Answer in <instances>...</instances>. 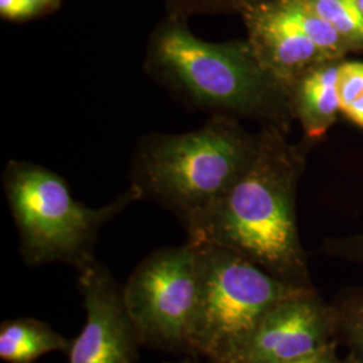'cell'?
<instances>
[{
  "label": "cell",
  "instance_id": "1",
  "mask_svg": "<svg viewBox=\"0 0 363 363\" xmlns=\"http://www.w3.org/2000/svg\"><path fill=\"white\" fill-rule=\"evenodd\" d=\"M304 157L286 130L264 127L257 152L233 186L186 223L190 241L233 250L274 276L306 273L295 195Z\"/></svg>",
  "mask_w": 363,
  "mask_h": 363
},
{
  "label": "cell",
  "instance_id": "2",
  "mask_svg": "<svg viewBox=\"0 0 363 363\" xmlns=\"http://www.w3.org/2000/svg\"><path fill=\"white\" fill-rule=\"evenodd\" d=\"M189 19L167 15L151 34L144 72L195 108L253 118L288 130L294 111L286 84L261 62L250 42L198 38Z\"/></svg>",
  "mask_w": 363,
  "mask_h": 363
},
{
  "label": "cell",
  "instance_id": "3",
  "mask_svg": "<svg viewBox=\"0 0 363 363\" xmlns=\"http://www.w3.org/2000/svg\"><path fill=\"white\" fill-rule=\"evenodd\" d=\"M259 143V132L252 133L238 118L220 115L190 132L145 135L133 155L130 189L187 223L233 186Z\"/></svg>",
  "mask_w": 363,
  "mask_h": 363
},
{
  "label": "cell",
  "instance_id": "4",
  "mask_svg": "<svg viewBox=\"0 0 363 363\" xmlns=\"http://www.w3.org/2000/svg\"><path fill=\"white\" fill-rule=\"evenodd\" d=\"M194 244L201 291L189 343L220 363H237L264 316L307 291L233 250Z\"/></svg>",
  "mask_w": 363,
  "mask_h": 363
},
{
  "label": "cell",
  "instance_id": "5",
  "mask_svg": "<svg viewBox=\"0 0 363 363\" xmlns=\"http://www.w3.org/2000/svg\"><path fill=\"white\" fill-rule=\"evenodd\" d=\"M13 220L27 261L73 262L79 268L91 261V249L99 229L132 201L133 190L101 208L76 201L62 177L30 162L11 160L4 175Z\"/></svg>",
  "mask_w": 363,
  "mask_h": 363
},
{
  "label": "cell",
  "instance_id": "6",
  "mask_svg": "<svg viewBox=\"0 0 363 363\" xmlns=\"http://www.w3.org/2000/svg\"><path fill=\"white\" fill-rule=\"evenodd\" d=\"M201 291L194 242L155 252L136 269L124 292L135 328L167 345L189 343Z\"/></svg>",
  "mask_w": 363,
  "mask_h": 363
},
{
  "label": "cell",
  "instance_id": "7",
  "mask_svg": "<svg viewBox=\"0 0 363 363\" xmlns=\"http://www.w3.org/2000/svg\"><path fill=\"white\" fill-rule=\"evenodd\" d=\"M242 18L261 62L286 86L316 66L345 60L352 50L306 0H269Z\"/></svg>",
  "mask_w": 363,
  "mask_h": 363
},
{
  "label": "cell",
  "instance_id": "8",
  "mask_svg": "<svg viewBox=\"0 0 363 363\" xmlns=\"http://www.w3.org/2000/svg\"><path fill=\"white\" fill-rule=\"evenodd\" d=\"M86 322L73 342L69 363H130L135 325L111 276L93 259L81 267Z\"/></svg>",
  "mask_w": 363,
  "mask_h": 363
},
{
  "label": "cell",
  "instance_id": "9",
  "mask_svg": "<svg viewBox=\"0 0 363 363\" xmlns=\"http://www.w3.org/2000/svg\"><path fill=\"white\" fill-rule=\"evenodd\" d=\"M334 318L308 292L274 306L237 363H289L330 345Z\"/></svg>",
  "mask_w": 363,
  "mask_h": 363
},
{
  "label": "cell",
  "instance_id": "10",
  "mask_svg": "<svg viewBox=\"0 0 363 363\" xmlns=\"http://www.w3.org/2000/svg\"><path fill=\"white\" fill-rule=\"evenodd\" d=\"M342 61L316 66L288 86L294 117L308 139L322 138L337 121L340 112L337 79Z\"/></svg>",
  "mask_w": 363,
  "mask_h": 363
},
{
  "label": "cell",
  "instance_id": "11",
  "mask_svg": "<svg viewBox=\"0 0 363 363\" xmlns=\"http://www.w3.org/2000/svg\"><path fill=\"white\" fill-rule=\"evenodd\" d=\"M67 342L37 320H13L0 328V357L10 363H33L52 351L66 350Z\"/></svg>",
  "mask_w": 363,
  "mask_h": 363
},
{
  "label": "cell",
  "instance_id": "12",
  "mask_svg": "<svg viewBox=\"0 0 363 363\" xmlns=\"http://www.w3.org/2000/svg\"><path fill=\"white\" fill-rule=\"evenodd\" d=\"M312 10L346 39L352 50L363 49V16L359 0H306Z\"/></svg>",
  "mask_w": 363,
  "mask_h": 363
},
{
  "label": "cell",
  "instance_id": "13",
  "mask_svg": "<svg viewBox=\"0 0 363 363\" xmlns=\"http://www.w3.org/2000/svg\"><path fill=\"white\" fill-rule=\"evenodd\" d=\"M337 89L340 112L363 128V62L342 61Z\"/></svg>",
  "mask_w": 363,
  "mask_h": 363
},
{
  "label": "cell",
  "instance_id": "14",
  "mask_svg": "<svg viewBox=\"0 0 363 363\" xmlns=\"http://www.w3.org/2000/svg\"><path fill=\"white\" fill-rule=\"evenodd\" d=\"M269 0H166L169 15L189 19L193 15L240 13L255 9Z\"/></svg>",
  "mask_w": 363,
  "mask_h": 363
},
{
  "label": "cell",
  "instance_id": "15",
  "mask_svg": "<svg viewBox=\"0 0 363 363\" xmlns=\"http://www.w3.org/2000/svg\"><path fill=\"white\" fill-rule=\"evenodd\" d=\"M339 319L357 354V361L363 363V298L349 301L340 312Z\"/></svg>",
  "mask_w": 363,
  "mask_h": 363
},
{
  "label": "cell",
  "instance_id": "16",
  "mask_svg": "<svg viewBox=\"0 0 363 363\" xmlns=\"http://www.w3.org/2000/svg\"><path fill=\"white\" fill-rule=\"evenodd\" d=\"M55 9L50 0H0L1 18L13 22L38 18Z\"/></svg>",
  "mask_w": 363,
  "mask_h": 363
},
{
  "label": "cell",
  "instance_id": "17",
  "mask_svg": "<svg viewBox=\"0 0 363 363\" xmlns=\"http://www.w3.org/2000/svg\"><path fill=\"white\" fill-rule=\"evenodd\" d=\"M331 249L339 256L363 262V235L337 241L335 244H331Z\"/></svg>",
  "mask_w": 363,
  "mask_h": 363
},
{
  "label": "cell",
  "instance_id": "18",
  "mask_svg": "<svg viewBox=\"0 0 363 363\" xmlns=\"http://www.w3.org/2000/svg\"><path fill=\"white\" fill-rule=\"evenodd\" d=\"M289 363H343L340 362L337 358L335 354V347L334 345H327L322 350L316 351L313 354H310L307 357L298 358L296 361H292Z\"/></svg>",
  "mask_w": 363,
  "mask_h": 363
},
{
  "label": "cell",
  "instance_id": "19",
  "mask_svg": "<svg viewBox=\"0 0 363 363\" xmlns=\"http://www.w3.org/2000/svg\"><path fill=\"white\" fill-rule=\"evenodd\" d=\"M52 1V4L55 6V7H58L60 6V3H61V0H50Z\"/></svg>",
  "mask_w": 363,
  "mask_h": 363
},
{
  "label": "cell",
  "instance_id": "20",
  "mask_svg": "<svg viewBox=\"0 0 363 363\" xmlns=\"http://www.w3.org/2000/svg\"><path fill=\"white\" fill-rule=\"evenodd\" d=\"M359 9H361V13H362L363 16V0H359Z\"/></svg>",
  "mask_w": 363,
  "mask_h": 363
},
{
  "label": "cell",
  "instance_id": "21",
  "mask_svg": "<svg viewBox=\"0 0 363 363\" xmlns=\"http://www.w3.org/2000/svg\"><path fill=\"white\" fill-rule=\"evenodd\" d=\"M346 363H359V362H358V361H357V358H352V359H351L350 362H346Z\"/></svg>",
  "mask_w": 363,
  "mask_h": 363
}]
</instances>
